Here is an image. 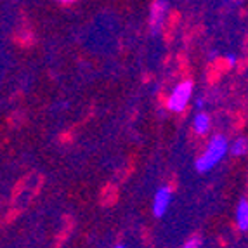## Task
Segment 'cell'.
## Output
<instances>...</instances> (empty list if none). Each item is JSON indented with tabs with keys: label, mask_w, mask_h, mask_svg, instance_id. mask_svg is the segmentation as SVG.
I'll list each match as a JSON object with an SVG mask.
<instances>
[{
	"label": "cell",
	"mask_w": 248,
	"mask_h": 248,
	"mask_svg": "<svg viewBox=\"0 0 248 248\" xmlns=\"http://www.w3.org/2000/svg\"><path fill=\"white\" fill-rule=\"evenodd\" d=\"M203 104H205V101H203L202 97H200V99L196 101V108H198V109H202V108H203Z\"/></svg>",
	"instance_id": "obj_10"
},
{
	"label": "cell",
	"mask_w": 248,
	"mask_h": 248,
	"mask_svg": "<svg viewBox=\"0 0 248 248\" xmlns=\"http://www.w3.org/2000/svg\"><path fill=\"white\" fill-rule=\"evenodd\" d=\"M229 151L228 139L224 136H214L210 139V142L207 144V149L203 151L202 156L196 160L195 167L198 172H208V170L214 169L220 160H222Z\"/></svg>",
	"instance_id": "obj_1"
},
{
	"label": "cell",
	"mask_w": 248,
	"mask_h": 248,
	"mask_svg": "<svg viewBox=\"0 0 248 248\" xmlns=\"http://www.w3.org/2000/svg\"><path fill=\"white\" fill-rule=\"evenodd\" d=\"M200 245H202V240L200 238H193V240L187 241L182 248H200Z\"/></svg>",
	"instance_id": "obj_8"
},
{
	"label": "cell",
	"mask_w": 248,
	"mask_h": 248,
	"mask_svg": "<svg viewBox=\"0 0 248 248\" xmlns=\"http://www.w3.org/2000/svg\"><path fill=\"white\" fill-rule=\"evenodd\" d=\"M191 94H193V82L191 80H186V82H181L177 87L172 91L169 101H167V108L170 111L181 113L184 108L187 106L191 99Z\"/></svg>",
	"instance_id": "obj_2"
},
{
	"label": "cell",
	"mask_w": 248,
	"mask_h": 248,
	"mask_svg": "<svg viewBox=\"0 0 248 248\" xmlns=\"http://www.w3.org/2000/svg\"><path fill=\"white\" fill-rule=\"evenodd\" d=\"M193 128L198 136H205L210 130V116L207 113H196L193 118Z\"/></svg>",
	"instance_id": "obj_6"
},
{
	"label": "cell",
	"mask_w": 248,
	"mask_h": 248,
	"mask_svg": "<svg viewBox=\"0 0 248 248\" xmlns=\"http://www.w3.org/2000/svg\"><path fill=\"white\" fill-rule=\"evenodd\" d=\"M236 226L240 231H248V200H240L236 207Z\"/></svg>",
	"instance_id": "obj_5"
},
{
	"label": "cell",
	"mask_w": 248,
	"mask_h": 248,
	"mask_svg": "<svg viewBox=\"0 0 248 248\" xmlns=\"http://www.w3.org/2000/svg\"><path fill=\"white\" fill-rule=\"evenodd\" d=\"M170 203H172V189L169 186H163L156 191L153 198V215L155 217H163L165 212L169 210Z\"/></svg>",
	"instance_id": "obj_4"
},
{
	"label": "cell",
	"mask_w": 248,
	"mask_h": 248,
	"mask_svg": "<svg viewBox=\"0 0 248 248\" xmlns=\"http://www.w3.org/2000/svg\"><path fill=\"white\" fill-rule=\"evenodd\" d=\"M115 248H127V247H124V245H116Z\"/></svg>",
	"instance_id": "obj_11"
},
{
	"label": "cell",
	"mask_w": 248,
	"mask_h": 248,
	"mask_svg": "<svg viewBox=\"0 0 248 248\" xmlns=\"http://www.w3.org/2000/svg\"><path fill=\"white\" fill-rule=\"evenodd\" d=\"M226 61H228L229 66H234V64H236V56H234V54H228V56H226Z\"/></svg>",
	"instance_id": "obj_9"
},
{
	"label": "cell",
	"mask_w": 248,
	"mask_h": 248,
	"mask_svg": "<svg viewBox=\"0 0 248 248\" xmlns=\"http://www.w3.org/2000/svg\"><path fill=\"white\" fill-rule=\"evenodd\" d=\"M232 156H245L248 153V139L247 137H238L231 146H229Z\"/></svg>",
	"instance_id": "obj_7"
},
{
	"label": "cell",
	"mask_w": 248,
	"mask_h": 248,
	"mask_svg": "<svg viewBox=\"0 0 248 248\" xmlns=\"http://www.w3.org/2000/svg\"><path fill=\"white\" fill-rule=\"evenodd\" d=\"M170 4L165 0H156L151 4V13H149V26H151V33L158 35L160 33L161 26L165 23L167 11H169Z\"/></svg>",
	"instance_id": "obj_3"
}]
</instances>
